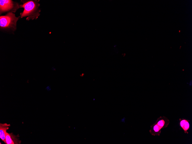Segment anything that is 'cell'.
<instances>
[{
    "label": "cell",
    "mask_w": 192,
    "mask_h": 144,
    "mask_svg": "<svg viewBox=\"0 0 192 144\" xmlns=\"http://www.w3.org/2000/svg\"><path fill=\"white\" fill-rule=\"evenodd\" d=\"M38 0H21L22 4L20 5V7L24 9L23 11L20 13V17H27L26 20L37 19L40 16L41 10L39 9L40 4Z\"/></svg>",
    "instance_id": "obj_1"
},
{
    "label": "cell",
    "mask_w": 192,
    "mask_h": 144,
    "mask_svg": "<svg viewBox=\"0 0 192 144\" xmlns=\"http://www.w3.org/2000/svg\"><path fill=\"white\" fill-rule=\"evenodd\" d=\"M20 17H16L14 14L11 12H9L5 15L0 16L1 29L6 30H15L16 23Z\"/></svg>",
    "instance_id": "obj_2"
},
{
    "label": "cell",
    "mask_w": 192,
    "mask_h": 144,
    "mask_svg": "<svg viewBox=\"0 0 192 144\" xmlns=\"http://www.w3.org/2000/svg\"><path fill=\"white\" fill-rule=\"evenodd\" d=\"M170 121L167 117L164 116H160L155 123L151 126L149 133L152 135L159 136L161 130L167 127Z\"/></svg>",
    "instance_id": "obj_3"
},
{
    "label": "cell",
    "mask_w": 192,
    "mask_h": 144,
    "mask_svg": "<svg viewBox=\"0 0 192 144\" xmlns=\"http://www.w3.org/2000/svg\"><path fill=\"white\" fill-rule=\"evenodd\" d=\"M20 7L17 3L11 0H0V14L6 12H15Z\"/></svg>",
    "instance_id": "obj_4"
},
{
    "label": "cell",
    "mask_w": 192,
    "mask_h": 144,
    "mask_svg": "<svg viewBox=\"0 0 192 144\" xmlns=\"http://www.w3.org/2000/svg\"><path fill=\"white\" fill-rule=\"evenodd\" d=\"M19 136L18 135H16L12 133H9L6 132L5 135L6 144H20L21 141L18 138Z\"/></svg>",
    "instance_id": "obj_5"
},
{
    "label": "cell",
    "mask_w": 192,
    "mask_h": 144,
    "mask_svg": "<svg viewBox=\"0 0 192 144\" xmlns=\"http://www.w3.org/2000/svg\"><path fill=\"white\" fill-rule=\"evenodd\" d=\"M10 126V124L6 123H0V138L4 143L5 142V135L7 130L9 128Z\"/></svg>",
    "instance_id": "obj_6"
},
{
    "label": "cell",
    "mask_w": 192,
    "mask_h": 144,
    "mask_svg": "<svg viewBox=\"0 0 192 144\" xmlns=\"http://www.w3.org/2000/svg\"><path fill=\"white\" fill-rule=\"evenodd\" d=\"M189 121V120L184 118L179 119V125L183 130L185 133L188 134V130L190 127Z\"/></svg>",
    "instance_id": "obj_7"
},
{
    "label": "cell",
    "mask_w": 192,
    "mask_h": 144,
    "mask_svg": "<svg viewBox=\"0 0 192 144\" xmlns=\"http://www.w3.org/2000/svg\"><path fill=\"white\" fill-rule=\"evenodd\" d=\"M51 70L53 71H55L56 70V68L54 67H52L51 68Z\"/></svg>",
    "instance_id": "obj_8"
},
{
    "label": "cell",
    "mask_w": 192,
    "mask_h": 144,
    "mask_svg": "<svg viewBox=\"0 0 192 144\" xmlns=\"http://www.w3.org/2000/svg\"><path fill=\"white\" fill-rule=\"evenodd\" d=\"M46 89H47V90H49H49H50V88H49L48 87H47L46 88Z\"/></svg>",
    "instance_id": "obj_9"
},
{
    "label": "cell",
    "mask_w": 192,
    "mask_h": 144,
    "mask_svg": "<svg viewBox=\"0 0 192 144\" xmlns=\"http://www.w3.org/2000/svg\"><path fill=\"white\" fill-rule=\"evenodd\" d=\"M179 32H180V30H179Z\"/></svg>",
    "instance_id": "obj_10"
}]
</instances>
